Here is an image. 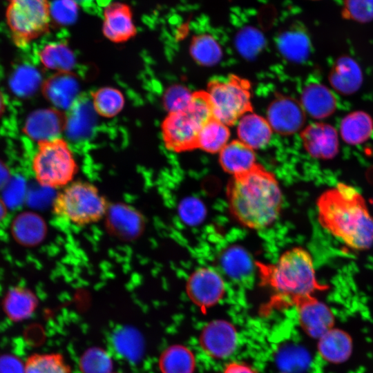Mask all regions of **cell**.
Segmentation results:
<instances>
[{"label": "cell", "mask_w": 373, "mask_h": 373, "mask_svg": "<svg viewBox=\"0 0 373 373\" xmlns=\"http://www.w3.org/2000/svg\"><path fill=\"white\" fill-rule=\"evenodd\" d=\"M322 227L355 250L373 245V217L361 193L353 186L340 182L323 191L316 202Z\"/></svg>", "instance_id": "cell-1"}, {"label": "cell", "mask_w": 373, "mask_h": 373, "mask_svg": "<svg viewBox=\"0 0 373 373\" xmlns=\"http://www.w3.org/2000/svg\"><path fill=\"white\" fill-rule=\"evenodd\" d=\"M226 194L232 216L250 229L269 227L281 211L283 194L278 180L259 164L245 173L232 176Z\"/></svg>", "instance_id": "cell-2"}, {"label": "cell", "mask_w": 373, "mask_h": 373, "mask_svg": "<svg viewBox=\"0 0 373 373\" xmlns=\"http://www.w3.org/2000/svg\"><path fill=\"white\" fill-rule=\"evenodd\" d=\"M261 280L285 303L296 305L327 286L316 278L313 259L305 249L295 247L283 252L274 264L257 263Z\"/></svg>", "instance_id": "cell-3"}, {"label": "cell", "mask_w": 373, "mask_h": 373, "mask_svg": "<svg viewBox=\"0 0 373 373\" xmlns=\"http://www.w3.org/2000/svg\"><path fill=\"white\" fill-rule=\"evenodd\" d=\"M211 117L206 92H193L184 108L168 112L163 119L161 133L165 147L175 153L196 149L199 133Z\"/></svg>", "instance_id": "cell-4"}, {"label": "cell", "mask_w": 373, "mask_h": 373, "mask_svg": "<svg viewBox=\"0 0 373 373\" xmlns=\"http://www.w3.org/2000/svg\"><path fill=\"white\" fill-rule=\"evenodd\" d=\"M52 207L58 219L77 227H86L100 221L107 214L109 204L95 184L78 180L58 193Z\"/></svg>", "instance_id": "cell-5"}, {"label": "cell", "mask_w": 373, "mask_h": 373, "mask_svg": "<svg viewBox=\"0 0 373 373\" xmlns=\"http://www.w3.org/2000/svg\"><path fill=\"white\" fill-rule=\"evenodd\" d=\"M32 169L41 186L57 189L73 182L79 166L68 143L57 137L38 142Z\"/></svg>", "instance_id": "cell-6"}, {"label": "cell", "mask_w": 373, "mask_h": 373, "mask_svg": "<svg viewBox=\"0 0 373 373\" xmlns=\"http://www.w3.org/2000/svg\"><path fill=\"white\" fill-rule=\"evenodd\" d=\"M6 21L14 44L25 48L48 33L52 24L48 0H6Z\"/></svg>", "instance_id": "cell-7"}, {"label": "cell", "mask_w": 373, "mask_h": 373, "mask_svg": "<svg viewBox=\"0 0 373 373\" xmlns=\"http://www.w3.org/2000/svg\"><path fill=\"white\" fill-rule=\"evenodd\" d=\"M205 92L213 117L227 126L252 112L250 83L238 75L211 80Z\"/></svg>", "instance_id": "cell-8"}, {"label": "cell", "mask_w": 373, "mask_h": 373, "mask_svg": "<svg viewBox=\"0 0 373 373\" xmlns=\"http://www.w3.org/2000/svg\"><path fill=\"white\" fill-rule=\"evenodd\" d=\"M186 292L189 299L202 312L216 305L225 293V283L214 269L202 267L194 270L186 282Z\"/></svg>", "instance_id": "cell-9"}, {"label": "cell", "mask_w": 373, "mask_h": 373, "mask_svg": "<svg viewBox=\"0 0 373 373\" xmlns=\"http://www.w3.org/2000/svg\"><path fill=\"white\" fill-rule=\"evenodd\" d=\"M102 33L108 41L122 44L137 35L131 7L123 2L109 3L103 10Z\"/></svg>", "instance_id": "cell-10"}, {"label": "cell", "mask_w": 373, "mask_h": 373, "mask_svg": "<svg viewBox=\"0 0 373 373\" xmlns=\"http://www.w3.org/2000/svg\"><path fill=\"white\" fill-rule=\"evenodd\" d=\"M300 137L305 149L314 158L328 160L338 153V134L329 124H310L302 131Z\"/></svg>", "instance_id": "cell-11"}, {"label": "cell", "mask_w": 373, "mask_h": 373, "mask_svg": "<svg viewBox=\"0 0 373 373\" xmlns=\"http://www.w3.org/2000/svg\"><path fill=\"white\" fill-rule=\"evenodd\" d=\"M267 119L273 131L289 135L302 128L305 122V112L301 104L294 99L281 96L269 104Z\"/></svg>", "instance_id": "cell-12"}, {"label": "cell", "mask_w": 373, "mask_h": 373, "mask_svg": "<svg viewBox=\"0 0 373 373\" xmlns=\"http://www.w3.org/2000/svg\"><path fill=\"white\" fill-rule=\"evenodd\" d=\"M237 332L234 326L223 320H214L207 324L200 336V344L204 352L215 358L231 355L237 345Z\"/></svg>", "instance_id": "cell-13"}, {"label": "cell", "mask_w": 373, "mask_h": 373, "mask_svg": "<svg viewBox=\"0 0 373 373\" xmlns=\"http://www.w3.org/2000/svg\"><path fill=\"white\" fill-rule=\"evenodd\" d=\"M299 323L303 331L314 338H319L334 327L335 317L330 308L314 296L298 302L296 305Z\"/></svg>", "instance_id": "cell-14"}, {"label": "cell", "mask_w": 373, "mask_h": 373, "mask_svg": "<svg viewBox=\"0 0 373 373\" xmlns=\"http://www.w3.org/2000/svg\"><path fill=\"white\" fill-rule=\"evenodd\" d=\"M64 115L57 110L39 109L26 120L23 131L37 142L57 137L64 129Z\"/></svg>", "instance_id": "cell-15"}, {"label": "cell", "mask_w": 373, "mask_h": 373, "mask_svg": "<svg viewBox=\"0 0 373 373\" xmlns=\"http://www.w3.org/2000/svg\"><path fill=\"white\" fill-rule=\"evenodd\" d=\"M328 78L332 88L343 95H352L358 91L363 80L359 64L348 56L340 57L335 61Z\"/></svg>", "instance_id": "cell-16"}, {"label": "cell", "mask_w": 373, "mask_h": 373, "mask_svg": "<svg viewBox=\"0 0 373 373\" xmlns=\"http://www.w3.org/2000/svg\"><path fill=\"white\" fill-rule=\"evenodd\" d=\"M300 104L305 113L317 119L331 116L337 107L334 93L319 83L310 84L303 89Z\"/></svg>", "instance_id": "cell-17"}, {"label": "cell", "mask_w": 373, "mask_h": 373, "mask_svg": "<svg viewBox=\"0 0 373 373\" xmlns=\"http://www.w3.org/2000/svg\"><path fill=\"white\" fill-rule=\"evenodd\" d=\"M12 236L23 247H34L45 238L47 226L44 220L37 213L23 211L12 220L10 227Z\"/></svg>", "instance_id": "cell-18"}, {"label": "cell", "mask_w": 373, "mask_h": 373, "mask_svg": "<svg viewBox=\"0 0 373 373\" xmlns=\"http://www.w3.org/2000/svg\"><path fill=\"white\" fill-rule=\"evenodd\" d=\"M319 355L325 361L339 364L350 357L353 343L350 335L338 328H332L323 334L317 345Z\"/></svg>", "instance_id": "cell-19"}, {"label": "cell", "mask_w": 373, "mask_h": 373, "mask_svg": "<svg viewBox=\"0 0 373 373\" xmlns=\"http://www.w3.org/2000/svg\"><path fill=\"white\" fill-rule=\"evenodd\" d=\"M219 162L232 176L245 173L257 164L254 150L239 140L229 142L220 151Z\"/></svg>", "instance_id": "cell-20"}, {"label": "cell", "mask_w": 373, "mask_h": 373, "mask_svg": "<svg viewBox=\"0 0 373 373\" xmlns=\"http://www.w3.org/2000/svg\"><path fill=\"white\" fill-rule=\"evenodd\" d=\"M42 93L57 108L68 107L75 101L79 86L70 72L57 73L46 79L42 85Z\"/></svg>", "instance_id": "cell-21"}, {"label": "cell", "mask_w": 373, "mask_h": 373, "mask_svg": "<svg viewBox=\"0 0 373 373\" xmlns=\"http://www.w3.org/2000/svg\"><path fill=\"white\" fill-rule=\"evenodd\" d=\"M272 133L267 119L252 112L245 114L238 122V140L254 150L267 145Z\"/></svg>", "instance_id": "cell-22"}, {"label": "cell", "mask_w": 373, "mask_h": 373, "mask_svg": "<svg viewBox=\"0 0 373 373\" xmlns=\"http://www.w3.org/2000/svg\"><path fill=\"white\" fill-rule=\"evenodd\" d=\"M38 305L36 295L25 287L16 286L10 289L3 299V309L13 321L29 318Z\"/></svg>", "instance_id": "cell-23"}, {"label": "cell", "mask_w": 373, "mask_h": 373, "mask_svg": "<svg viewBox=\"0 0 373 373\" xmlns=\"http://www.w3.org/2000/svg\"><path fill=\"white\" fill-rule=\"evenodd\" d=\"M341 139L350 145H358L368 140L373 133V119L363 111L347 114L341 121Z\"/></svg>", "instance_id": "cell-24"}, {"label": "cell", "mask_w": 373, "mask_h": 373, "mask_svg": "<svg viewBox=\"0 0 373 373\" xmlns=\"http://www.w3.org/2000/svg\"><path fill=\"white\" fill-rule=\"evenodd\" d=\"M39 57L43 66L57 73L70 72L75 65V55L65 41L46 44L39 50Z\"/></svg>", "instance_id": "cell-25"}, {"label": "cell", "mask_w": 373, "mask_h": 373, "mask_svg": "<svg viewBox=\"0 0 373 373\" xmlns=\"http://www.w3.org/2000/svg\"><path fill=\"white\" fill-rule=\"evenodd\" d=\"M195 367L193 353L181 345L167 347L159 359V368L162 373H193Z\"/></svg>", "instance_id": "cell-26"}, {"label": "cell", "mask_w": 373, "mask_h": 373, "mask_svg": "<svg viewBox=\"0 0 373 373\" xmlns=\"http://www.w3.org/2000/svg\"><path fill=\"white\" fill-rule=\"evenodd\" d=\"M189 52L198 64L206 66L216 64L222 57L220 43L209 33L193 35L189 45Z\"/></svg>", "instance_id": "cell-27"}, {"label": "cell", "mask_w": 373, "mask_h": 373, "mask_svg": "<svg viewBox=\"0 0 373 373\" xmlns=\"http://www.w3.org/2000/svg\"><path fill=\"white\" fill-rule=\"evenodd\" d=\"M229 137L228 126L211 117L199 133L196 149L211 153H220L229 143Z\"/></svg>", "instance_id": "cell-28"}, {"label": "cell", "mask_w": 373, "mask_h": 373, "mask_svg": "<svg viewBox=\"0 0 373 373\" xmlns=\"http://www.w3.org/2000/svg\"><path fill=\"white\" fill-rule=\"evenodd\" d=\"M91 96L94 110L99 115L103 117H114L124 107V95L116 88L111 86L101 87L93 91Z\"/></svg>", "instance_id": "cell-29"}, {"label": "cell", "mask_w": 373, "mask_h": 373, "mask_svg": "<svg viewBox=\"0 0 373 373\" xmlns=\"http://www.w3.org/2000/svg\"><path fill=\"white\" fill-rule=\"evenodd\" d=\"M276 362L284 373H302L310 363V356L303 347L288 345L280 348Z\"/></svg>", "instance_id": "cell-30"}, {"label": "cell", "mask_w": 373, "mask_h": 373, "mask_svg": "<svg viewBox=\"0 0 373 373\" xmlns=\"http://www.w3.org/2000/svg\"><path fill=\"white\" fill-rule=\"evenodd\" d=\"M25 373H71V370L60 354H34L26 362Z\"/></svg>", "instance_id": "cell-31"}, {"label": "cell", "mask_w": 373, "mask_h": 373, "mask_svg": "<svg viewBox=\"0 0 373 373\" xmlns=\"http://www.w3.org/2000/svg\"><path fill=\"white\" fill-rule=\"evenodd\" d=\"M282 53L287 59L300 62L305 60L309 52V42L303 33H287L280 41Z\"/></svg>", "instance_id": "cell-32"}, {"label": "cell", "mask_w": 373, "mask_h": 373, "mask_svg": "<svg viewBox=\"0 0 373 373\" xmlns=\"http://www.w3.org/2000/svg\"><path fill=\"white\" fill-rule=\"evenodd\" d=\"M112 361L102 349L93 347L81 357L79 367L83 373H111Z\"/></svg>", "instance_id": "cell-33"}, {"label": "cell", "mask_w": 373, "mask_h": 373, "mask_svg": "<svg viewBox=\"0 0 373 373\" xmlns=\"http://www.w3.org/2000/svg\"><path fill=\"white\" fill-rule=\"evenodd\" d=\"M250 260L247 254L240 248L229 249L222 257L224 269L231 276H242L250 269Z\"/></svg>", "instance_id": "cell-34"}, {"label": "cell", "mask_w": 373, "mask_h": 373, "mask_svg": "<svg viewBox=\"0 0 373 373\" xmlns=\"http://www.w3.org/2000/svg\"><path fill=\"white\" fill-rule=\"evenodd\" d=\"M50 10L52 22L68 26L77 19L79 6L75 0H55L51 4Z\"/></svg>", "instance_id": "cell-35"}, {"label": "cell", "mask_w": 373, "mask_h": 373, "mask_svg": "<svg viewBox=\"0 0 373 373\" xmlns=\"http://www.w3.org/2000/svg\"><path fill=\"white\" fill-rule=\"evenodd\" d=\"M343 15L360 22L373 19V0H344Z\"/></svg>", "instance_id": "cell-36"}, {"label": "cell", "mask_w": 373, "mask_h": 373, "mask_svg": "<svg viewBox=\"0 0 373 373\" xmlns=\"http://www.w3.org/2000/svg\"><path fill=\"white\" fill-rule=\"evenodd\" d=\"M192 93L182 86L170 88L164 97V105L168 112L184 108L189 104Z\"/></svg>", "instance_id": "cell-37"}, {"label": "cell", "mask_w": 373, "mask_h": 373, "mask_svg": "<svg viewBox=\"0 0 373 373\" xmlns=\"http://www.w3.org/2000/svg\"><path fill=\"white\" fill-rule=\"evenodd\" d=\"M262 39L254 30H246L240 35L237 44L239 51L247 57L254 56L262 45Z\"/></svg>", "instance_id": "cell-38"}, {"label": "cell", "mask_w": 373, "mask_h": 373, "mask_svg": "<svg viewBox=\"0 0 373 373\" xmlns=\"http://www.w3.org/2000/svg\"><path fill=\"white\" fill-rule=\"evenodd\" d=\"M35 79V74L32 70L23 68L13 76L11 86L16 93L25 94L30 93L35 87L37 83Z\"/></svg>", "instance_id": "cell-39"}, {"label": "cell", "mask_w": 373, "mask_h": 373, "mask_svg": "<svg viewBox=\"0 0 373 373\" xmlns=\"http://www.w3.org/2000/svg\"><path fill=\"white\" fill-rule=\"evenodd\" d=\"M0 373H25V366L16 356L3 355L0 356Z\"/></svg>", "instance_id": "cell-40"}, {"label": "cell", "mask_w": 373, "mask_h": 373, "mask_svg": "<svg viewBox=\"0 0 373 373\" xmlns=\"http://www.w3.org/2000/svg\"><path fill=\"white\" fill-rule=\"evenodd\" d=\"M222 373H256L249 365L242 363L233 362L229 363Z\"/></svg>", "instance_id": "cell-41"}, {"label": "cell", "mask_w": 373, "mask_h": 373, "mask_svg": "<svg viewBox=\"0 0 373 373\" xmlns=\"http://www.w3.org/2000/svg\"><path fill=\"white\" fill-rule=\"evenodd\" d=\"M9 171L6 166L0 162V190L3 189L8 183Z\"/></svg>", "instance_id": "cell-42"}, {"label": "cell", "mask_w": 373, "mask_h": 373, "mask_svg": "<svg viewBox=\"0 0 373 373\" xmlns=\"http://www.w3.org/2000/svg\"><path fill=\"white\" fill-rule=\"evenodd\" d=\"M8 213L7 206L4 201L0 199V222L3 220Z\"/></svg>", "instance_id": "cell-43"}, {"label": "cell", "mask_w": 373, "mask_h": 373, "mask_svg": "<svg viewBox=\"0 0 373 373\" xmlns=\"http://www.w3.org/2000/svg\"><path fill=\"white\" fill-rule=\"evenodd\" d=\"M5 109V102L3 97V95L0 92V117L3 114Z\"/></svg>", "instance_id": "cell-44"}, {"label": "cell", "mask_w": 373, "mask_h": 373, "mask_svg": "<svg viewBox=\"0 0 373 373\" xmlns=\"http://www.w3.org/2000/svg\"><path fill=\"white\" fill-rule=\"evenodd\" d=\"M312 1H316V0H312Z\"/></svg>", "instance_id": "cell-45"}, {"label": "cell", "mask_w": 373, "mask_h": 373, "mask_svg": "<svg viewBox=\"0 0 373 373\" xmlns=\"http://www.w3.org/2000/svg\"><path fill=\"white\" fill-rule=\"evenodd\" d=\"M283 373H284V372H283Z\"/></svg>", "instance_id": "cell-46"}]
</instances>
